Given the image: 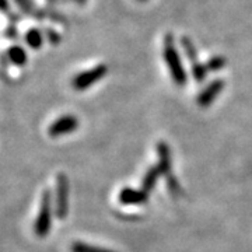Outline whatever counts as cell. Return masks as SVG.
<instances>
[{
    "mask_svg": "<svg viewBox=\"0 0 252 252\" xmlns=\"http://www.w3.org/2000/svg\"><path fill=\"white\" fill-rule=\"evenodd\" d=\"M175 38L171 34H167L164 38V46H162V56H164V61L165 64L170 70L171 74L172 81L178 86V87H184L187 84V72H185V67L181 62V56L177 45H175Z\"/></svg>",
    "mask_w": 252,
    "mask_h": 252,
    "instance_id": "1",
    "label": "cell"
},
{
    "mask_svg": "<svg viewBox=\"0 0 252 252\" xmlns=\"http://www.w3.org/2000/svg\"><path fill=\"white\" fill-rule=\"evenodd\" d=\"M52 227V195L51 190H45L41 198L39 212L34 224V231L38 237H46Z\"/></svg>",
    "mask_w": 252,
    "mask_h": 252,
    "instance_id": "2",
    "label": "cell"
},
{
    "mask_svg": "<svg viewBox=\"0 0 252 252\" xmlns=\"http://www.w3.org/2000/svg\"><path fill=\"white\" fill-rule=\"evenodd\" d=\"M108 73V66L105 64H97L94 67H91L89 70L80 72L76 74L72 79V87L74 90L83 91L90 89L91 86H94L97 81L104 79Z\"/></svg>",
    "mask_w": 252,
    "mask_h": 252,
    "instance_id": "3",
    "label": "cell"
},
{
    "mask_svg": "<svg viewBox=\"0 0 252 252\" xmlns=\"http://www.w3.org/2000/svg\"><path fill=\"white\" fill-rule=\"evenodd\" d=\"M181 46L184 49V52L187 55V58L190 62V70H192V76L196 81H203L207 74L206 64L199 62L198 52H196V48L193 45V42L190 41L189 36H182L181 38Z\"/></svg>",
    "mask_w": 252,
    "mask_h": 252,
    "instance_id": "4",
    "label": "cell"
},
{
    "mask_svg": "<svg viewBox=\"0 0 252 252\" xmlns=\"http://www.w3.org/2000/svg\"><path fill=\"white\" fill-rule=\"evenodd\" d=\"M69 212V180L61 172L56 180V216L63 220Z\"/></svg>",
    "mask_w": 252,
    "mask_h": 252,
    "instance_id": "5",
    "label": "cell"
},
{
    "mask_svg": "<svg viewBox=\"0 0 252 252\" xmlns=\"http://www.w3.org/2000/svg\"><path fill=\"white\" fill-rule=\"evenodd\" d=\"M79 126V121L74 115H63V117L58 118L52 125L48 129V135L52 137H59V136L67 135L72 133L77 129Z\"/></svg>",
    "mask_w": 252,
    "mask_h": 252,
    "instance_id": "6",
    "label": "cell"
},
{
    "mask_svg": "<svg viewBox=\"0 0 252 252\" xmlns=\"http://www.w3.org/2000/svg\"><path fill=\"white\" fill-rule=\"evenodd\" d=\"M223 89H224V80H221V79H216L212 83H209L206 87L200 91L198 97V104L203 108L209 107L217 98V95L223 91Z\"/></svg>",
    "mask_w": 252,
    "mask_h": 252,
    "instance_id": "7",
    "label": "cell"
},
{
    "mask_svg": "<svg viewBox=\"0 0 252 252\" xmlns=\"http://www.w3.org/2000/svg\"><path fill=\"white\" fill-rule=\"evenodd\" d=\"M149 200V195L143 189L124 188L119 193V202L122 205H143Z\"/></svg>",
    "mask_w": 252,
    "mask_h": 252,
    "instance_id": "8",
    "label": "cell"
},
{
    "mask_svg": "<svg viewBox=\"0 0 252 252\" xmlns=\"http://www.w3.org/2000/svg\"><path fill=\"white\" fill-rule=\"evenodd\" d=\"M157 156H158V168L162 175H171V152L168 144L160 142L157 144Z\"/></svg>",
    "mask_w": 252,
    "mask_h": 252,
    "instance_id": "9",
    "label": "cell"
},
{
    "mask_svg": "<svg viewBox=\"0 0 252 252\" xmlns=\"http://www.w3.org/2000/svg\"><path fill=\"white\" fill-rule=\"evenodd\" d=\"M7 56H9L10 62L17 64V66H23L27 62V52L18 45L10 46L7 51Z\"/></svg>",
    "mask_w": 252,
    "mask_h": 252,
    "instance_id": "10",
    "label": "cell"
},
{
    "mask_svg": "<svg viewBox=\"0 0 252 252\" xmlns=\"http://www.w3.org/2000/svg\"><path fill=\"white\" fill-rule=\"evenodd\" d=\"M160 175H161V171H160L158 167H152V168H149L143 178V190H146V192L153 190L154 187H156V182H157Z\"/></svg>",
    "mask_w": 252,
    "mask_h": 252,
    "instance_id": "11",
    "label": "cell"
},
{
    "mask_svg": "<svg viewBox=\"0 0 252 252\" xmlns=\"http://www.w3.org/2000/svg\"><path fill=\"white\" fill-rule=\"evenodd\" d=\"M26 42H27V45L30 48L38 49L44 44V35H42V32L39 30L32 28V30L27 31V34H26Z\"/></svg>",
    "mask_w": 252,
    "mask_h": 252,
    "instance_id": "12",
    "label": "cell"
},
{
    "mask_svg": "<svg viewBox=\"0 0 252 252\" xmlns=\"http://www.w3.org/2000/svg\"><path fill=\"white\" fill-rule=\"evenodd\" d=\"M72 252H114L111 250H105V248H99V247H94V245H89V244L80 243H74L70 247Z\"/></svg>",
    "mask_w": 252,
    "mask_h": 252,
    "instance_id": "13",
    "label": "cell"
},
{
    "mask_svg": "<svg viewBox=\"0 0 252 252\" xmlns=\"http://www.w3.org/2000/svg\"><path fill=\"white\" fill-rule=\"evenodd\" d=\"M225 63H227V61L223 56H213L206 63L207 72H219V70H221L224 67Z\"/></svg>",
    "mask_w": 252,
    "mask_h": 252,
    "instance_id": "14",
    "label": "cell"
},
{
    "mask_svg": "<svg viewBox=\"0 0 252 252\" xmlns=\"http://www.w3.org/2000/svg\"><path fill=\"white\" fill-rule=\"evenodd\" d=\"M165 178H167V185H168V189H170L172 196H180L181 187L180 184H178V181H177V178L172 174L168 175V177H165Z\"/></svg>",
    "mask_w": 252,
    "mask_h": 252,
    "instance_id": "15",
    "label": "cell"
},
{
    "mask_svg": "<svg viewBox=\"0 0 252 252\" xmlns=\"http://www.w3.org/2000/svg\"><path fill=\"white\" fill-rule=\"evenodd\" d=\"M17 1L24 10H27V11L31 10V3H30V0H17Z\"/></svg>",
    "mask_w": 252,
    "mask_h": 252,
    "instance_id": "16",
    "label": "cell"
},
{
    "mask_svg": "<svg viewBox=\"0 0 252 252\" xmlns=\"http://www.w3.org/2000/svg\"><path fill=\"white\" fill-rule=\"evenodd\" d=\"M76 3H79V4H86L87 3V0H74Z\"/></svg>",
    "mask_w": 252,
    "mask_h": 252,
    "instance_id": "17",
    "label": "cell"
},
{
    "mask_svg": "<svg viewBox=\"0 0 252 252\" xmlns=\"http://www.w3.org/2000/svg\"><path fill=\"white\" fill-rule=\"evenodd\" d=\"M137 1H146V0H137Z\"/></svg>",
    "mask_w": 252,
    "mask_h": 252,
    "instance_id": "18",
    "label": "cell"
}]
</instances>
